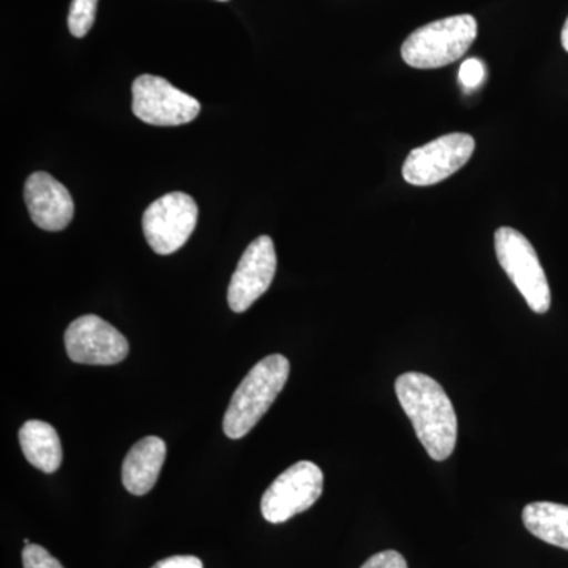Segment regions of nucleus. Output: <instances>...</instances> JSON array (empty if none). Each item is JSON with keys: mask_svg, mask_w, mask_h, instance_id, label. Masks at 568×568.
<instances>
[{"mask_svg": "<svg viewBox=\"0 0 568 568\" xmlns=\"http://www.w3.org/2000/svg\"><path fill=\"white\" fill-rule=\"evenodd\" d=\"M395 392L429 457L435 462L450 457L457 446L458 418L443 386L424 373L410 372L396 379Z\"/></svg>", "mask_w": 568, "mask_h": 568, "instance_id": "1", "label": "nucleus"}, {"mask_svg": "<svg viewBox=\"0 0 568 568\" xmlns=\"http://www.w3.org/2000/svg\"><path fill=\"white\" fill-rule=\"evenodd\" d=\"M290 369V361L282 354L268 355L254 365L231 398L224 414V435L231 439L248 435L286 386Z\"/></svg>", "mask_w": 568, "mask_h": 568, "instance_id": "2", "label": "nucleus"}, {"mask_svg": "<svg viewBox=\"0 0 568 568\" xmlns=\"http://www.w3.org/2000/svg\"><path fill=\"white\" fill-rule=\"evenodd\" d=\"M477 31L473 14L429 22L407 37L402 48L403 61L420 70L440 69L457 62L473 47Z\"/></svg>", "mask_w": 568, "mask_h": 568, "instance_id": "3", "label": "nucleus"}, {"mask_svg": "<svg viewBox=\"0 0 568 568\" xmlns=\"http://www.w3.org/2000/svg\"><path fill=\"white\" fill-rule=\"evenodd\" d=\"M495 250L500 267L517 286L529 308L545 315L551 306V290L532 244L514 227H499Z\"/></svg>", "mask_w": 568, "mask_h": 568, "instance_id": "4", "label": "nucleus"}, {"mask_svg": "<svg viewBox=\"0 0 568 568\" xmlns=\"http://www.w3.org/2000/svg\"><path fill=\"white\" fill-rule=\"evenodd\" d=\"M323 488L324 474L315 463H295L264 493L261 511L265 521L280 525L308 510L323 495Z\"/></svg>", "mask_w": 568, "mask_h": 568, "instance_id": "5", "label": "nucleus"}, {"mask_svg": "<svg viewBox=\"0 0 568 568\" xmlns=\"http://www.w3.org/2000/svg\"><path fill=\"white\" fill-rule=\"evenodd\" d=\"M197 223V205L190 194H164L145 209L142 231L156 254H173L189 242Z\"/></svg>", "mask_w": 568, "mask_h": 568, "instance_id": "6", "label": "nucleus"}, {"mask_svg": "<svg viewBox=\"0 0 568 568\" xmlns=\"http://www.w3.org/2000/svg\"><path fill=\"white\" fill-rule=\"evenodd\" d=\"M474 151L476 141L470 134H446L414 149L403 164V178L414 186L436 185L462 170Z\"/></svg>", "mask_w": 568, "mask_h": 568, "instance_id": "7", "label": "nucleus"}, {"mask_svg": "<svg viewBox=\"0 0 568 568\" xmlns=\"http://www.w3.org/2000/svg\"><path fill=\"white\" fill-rule=\"evenodd\" d=\"M133 114L156 126H178L194 121L201 104L189 93L179 91L170 81L153 74H141L133 82Z\"/></svg>", "mask_w": 568, "mask_h": 568, "instance_id": "8", "label": "nucleus"}, {"mask_svg": "<svg viewBox=\"0 0 568 568\" xmlns=\"http://www.w3.org/2000/svg\"><path fill=\"white\" fill-rule=\"evenodd\" d=\"M65 349L77 364L115 365L125 361L130 346L125 336L102 317L85 315L67 328Z\"/></svg>", "mask_w": 568, "mask_h": 568, "instance_id": "9", "label": "nucleus"}, {"mask_svg": "<svg viewBox=\"0 0 568 568\" xmlns=\"http://www.w3.org/2000/svg\"><path fill=\"white\" fill-rule=\"evenodd\" d=\"M276 253L268 235L254 239L242 254L227 290V304L234 313H244L265 294L274 282Z\"/></svg>", "mask_w": 568, "mask_h": 568, "instance_id": "10", "label": "nucleus"}, {"mask_svg": "<svg viewBox=\"0 0 568 568\" xmlns=\"http://www.w3.org/2000/svg\"><path fill=\"white\" fill-rule=\"evenodd\" d=\"M24 201L40 230L58 233L73 220L74 204L69 190L48 173H33L26 181Z\"/></svg>", "mask_w": 568, "mask_h": 568, "instance_id": "11", "label": "nucleus"}, {"mask_svg": "<svg viewBox=\"0 0 568 568\" xmlns=\"http://www.w3.org/2000/svg\"><path fill=\"white\" fill-rule=\"evenodd\" d=\"M166 458V444L155 436L144 437L130 448L122 466L123 487L134 496H144L159 480Z\"/></svg>", "mask_w": 568, "mask_h": 568, "instance_id": "12", "label": "nucleus"}, {"mask_svg": "<svg viewBox=\"0 0 568 568\" xmlns=\"http://www.w3.org/2000/svg\"><path fill=\"white\" fill-rule=\"evenodd\" d=\"M20 444L26 459L37 469L52 474L62 465V446L54 426L29 420L21 426Z\"/></svg>", "mask_w": 568, "mask_h": 568, "instance_id": "13", "label": "nucleus"}, {"mask_svg": "<svg viewBox=\"0 0 568 568\" xmlns=\"http://www.w3.org/2000/svg\"><path fill=\"white\" fill-rule=\"evenodd\" d=\"M525 528L552 547L568 549V506L532 503L523 510Z\"/></svg>", "mask_w": 568, "mask_h": 568, "instance_id": "14", "label": "nucleus"}, {"mask_svg": "<svg viewBox=\"0 0 568 568\" xmlns=\"http://www.w3.org/2000/svg\"><path fill=\"white\" fill-rule=\"evenodd\" d=\"M99 0H73L70 6L69 29L77 39L88 36L95 22Z\"/></svg>", "mask_w": 568, "mask_h": 568, "instance_id": "15", "label": "nucleus"}, {"mask_svg": "<svg viewBox=\"0 0 568 568\" xmlns=\"http://www.w3.org/2000/svg\"><path fill=\"white\" fill-rule=\"evenodd\" d=\"M22 566L24 568H63L50 551L40 545H26L22 549Z\"/></svg>", "mask_w": 568, "mask_h": 568, "instance_id": "16", "label": "nucleus"}, {"mask_svg": "<svg viewBox=\"0 0 568 568\" xmlns=\"http://www.w3.org/2000/svg\"><path fill=\"white\" fill-rule=\"evenodd\" d=\"M485 80V65L478 59H467L459 67V82L466 89L478 88Z\"/></svg>", "mask_w": 568, "mask_h": 568, "instance_id": "17", "label": "nucleus"}, {"mask_svg": "<svg viewBox=\"0 0 568 568\" xmlns=\"http://www.w3.org/2000/svg\"><path fill=\"white\" fill-rule=\"evenodd\" d=\"M361 568H407V562L398 551L387 549L372 556Z\"/></svg>", "mask_w": 568, "mask_h": 568, "instance_id": "18", "label": "nucleus"}, {"mask_svg": "<svg viewBox=\"0 0 568 568\" xmlns=\"http://www.w3.org/2000/svg\"><path fill=\"white\" fill-rule=\"evenodd\" d=\"M152 568H204L196 556H171L156 562Z\"/></svg>", "mask_w": 568, "mask_h": 568, "instance_id": "19", "label": "nucleus"}, {"mask_svg": "<svg viewBox=\"0 0 568 568\" xmlns=\"http://www.w3.org/2000/svg\"><path fill=\"white\" fill-rule=\"evenodd\" d=\"M560 40H562L564 50L568 52V18L566 24H564L562 36H560Z\"/></svg>", "mask_w": 568, "mask_h": 568, "instance_id": "20", "label": "nucleus"}, {"mask_svg": "<svg viewBox=\"0 0 568 568\" xmlns=\"http://www.w3.org/2000/svg\"><path fill=\"white\" fill-rule=\"evenodd\" d=\"M222 2H226V0H222Z\"/></svg>", "mask_w": 568, "mask_h": 568, "instance_id": "21", "label": "nucleus"}]
</instances>
